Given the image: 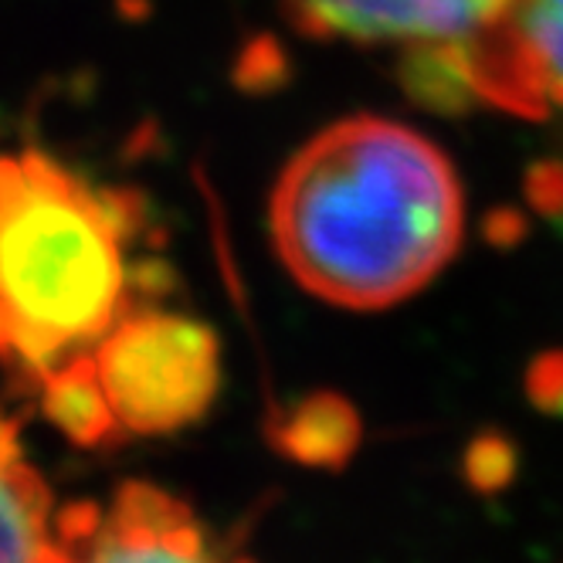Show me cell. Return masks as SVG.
<instances>
[{
  "label": "cell",
  "instance_id": "cell-6",
  "mask_svg": "<svg viewBox=\"0 0 563 563\" xmlns=\"http://www.w3.org/2000/svg\"><path fill=\"white\" fill-rule=\"evenodd\" d=\"M65 560H208V533L170 493L130 482L106 509H58Z\"/></svg>",
  "mask_w": 563,
  "mask_h": 563
},
{
  "label": "cell",
  "instance_id": "cell-9",
  "mask_svg": "<svg viewBox=\"0 0 563 563\" xmlns=\"http://www.w3.org/2000/svg\"><path fill=\"white\" fill-rule=\"evenodd\" d=\"M278 441L292 459L309 465H340L356 445V415L340 397H316L278 428Z\"/></svg>",
  "mask_w": 563,
  "mask_h": 563
},
{
  "label": "cell",
  "instance_id": "cell-3",
  "mask_svg": "<svg viewBox=\"0 0 563 563\" xmlns=\"http://www.w3.org/2000/svg\"><path fill=\"white\" fill-rule=\"evenodd\" d=\"M123 434H170L208 415L221 387L211 327L174 312H123L89 350Z\"/></svg>",
  "mask_w": 563,
  "mask_h": 563
},
{
  "label": "cell",
  "instance_id": "cell-8",
  "mask_svg": "<svg viewBox=\"0 0 563 563\" xmlns=\"http://www.w3.org/2000/svg\"><path fill=\"white\" fill-rule=\"evenodd\" d=\"M37 387H42V408L48 421L62 434H68L75 445L92 449L119 434L89 353L68 360L65 367L52 371Z\"/></svg>",
  "mask_w": 563,
  "mask_h": 563
},
{
  "label": "cell",
  "instance_id": "cell-2",
  "mask_svg": "<svg viewBox=\"0 0 563 563\" xmlns=\"http://www.w3.org/2000/svg\"><path fill=\"white\" fill-rule=\"evenodd\" d=\"M126 211L45 153L0 156V364L42 384L130 312Z\"/></svg>",
  "mask_w": 563,
  "mask_h": 563
},
{
  "label": "cell",
  "instance_id": "cell-4",
  "mask_svg": "<svg viewBox=\"0 0 563 563\" xmlns=\"http://www.w3.org/2000/svg\"><path fill=\"white\" fill-rule=\"evenodd\" d=\"M441 82L512 112L563 109V0H509L503 21L465 48L434 52Z\"/></svg>",
  "mask_w": 563,
  "mask_h": 563
},
{
  "label": "cell",
  "instance_id": "cell-5",
  "mask_svg": "<svg viewBox=\"0 0 563 563\" xmlns=\"http://www.w3.org/2000/svg\"><path fill=\"white\" fill-rule=\"evenodd\" d=\"M286 8L316 37L452 52L493 31L509 0H286Z\"/></svg>",
  "mask_w": 563,
  "mask_h": 563
},
{
  "label": "cell",
  "instance_id": "cell-7",
  "mask_svg": "<svg viewBox=\"0 0 563 563\" xmlns=\"http://www.w3.org/2000/svg\"><path fill=\"white\" fill-rule=\"evenodd\" d=\"M0 560H65L58 509L18 441V424L0 415Z\"/></svg>",
  "mask_w": 563,
  "mask_h": 563
},
{
  "label": "cell",
  "instance_id": "cell-1",
  "mask_svg": "<svg viewBox=\"0 0 563 563\" xmlns=\"http://www.w3.org/2000/svg\"><path fill=\"white\" fill-rule=\"evenodd\" d=\"M268 231L309 296L371 312L411 299L455 258L465 197L428 136L384 115H350L282 167Z\"/></svg>",
  "mask_w": 563,
  "mask_h": 563
}]
</instances>
